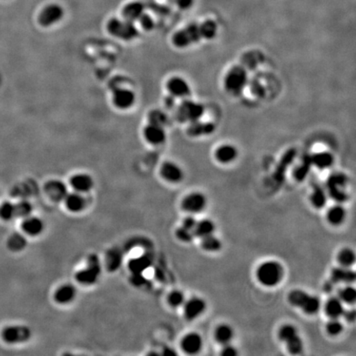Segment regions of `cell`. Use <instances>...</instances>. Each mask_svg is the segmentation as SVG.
<instances>
[{
	"label": "cell",
	"mask_w": 356,
	"mask_h": 356,
	"mask_svg": "<svg viewBox=\"0 0 356 356\" xmlns=\"http://www.w3.org/2000/svg\"><path fill=\"white\" fill-rule=\"evenodd\" d=\"M176 237L183 243H190L195 238V235H194V232L192 230L181 226L176 228Z\"/></svg>",
	"instance_id": "46"
},
{
	"label": "cell",
	"mask_w": 356,
	"mask_h": 356,
	"mask_svg": "<svg viewBox=\"0 0 356 356\" xmlns=\"http://www.w3.org/2000/svg\"><path fill=\"white\" fill-rule=\"evenodd\" d=\"M340 300L343 303L348 304H353L356 300V290L351 285H348L339 292Z\"/></svg>",
	"instance_id": "38"
},
{
	"label": "cell",
	"mask_w": 356,
	"mask_h": 356,
	"mask_svg": "<svg viewBox=\"0 0 356 356\" xmlns=\"http://www.w3.org/2000/svg\"><path fill=\"white\" fill-rule=\"evenodd\" d=\"M331 279L334 283L351 284L355 281V273L350 267L341 266L332 270Z\"/></svg>",
	"instance_id": "26"
},
{
	"label": "cell",
	"mask_w": 356,
	"mask_h": 356,
	"mask_svg": "<svg viewBox=\"0 0 356 356\" xmlns=\"http://www.w3.org/2000/svg\"><path fill=\"white\" fill-rule=\"evenodd\" d=\"M45 191L51 201L59 202L63 201L68 195L66 185L59 180H50L45 185Z\"/></svg>",
	"instance_id": "15"
},
{
	"label": "cell",
	"mask_w": 356,
	"mask_h": 356,
	"mask_svg": "<svg viewBox=\"0 0 356 356\" xmlns=\"http://www.w3.org/2000/svg\"><path fill=\"white\" fill-rule=\"evenodd\" d=\"M138 21H140L142 28L146 30V31L153 30L154 26H155L153 17H151L150 15L147 14L145 13L141 15V17L139 18Z\"/></svg>",
	"instance_id": "47"
},
{
	"label": "cell",
	"mask_w": 356,
	"mask_h": 356,
	"mask_svg": "<svg viewBox=\"0 0 356 356\" xmlns=\"http://www.w3.org/2000/svg\"><path fill=\"white\" fill-rule=\"evenodd\" d=\"M342 317H345V319H346V321H348V322H350V323H353V322H354V319H355V312H354V309H352V310L350 311H347V312H346V311L345 310V312H344L343 316Z\"/></svg>",
	"instance_id": "51"
},
{
	"label": "cell",
	"mask_w": 356,
	"mask_h": 356,
	"mask_svg": "<svg viewBox=\"0 0 356 356\" xmlns=\"http://www.w3.org/2000/svg\"><path fill=\"white\" fill-rule=\"evenodd\" d=\"M22 228L27 234L35 237L42 234L44 230L45 224L40 218L29 215L23 220Z\"/></svg>",
	"instance_id": "23"
},
{
	"label": "cell",
	"mask_w": 356,
	"mask_h": 356,
	"mask_svg": "<svg viewBox=\"0 0 356 356\" xmlns=\"http://www.w3.org/2000/svg\"><path fill=\"white\" fill-rule=\"evenodd\" d=\"M166 104L168 107H173L174 104H175V99H174V96H171V97H168L167 100H166Z\"/></svg>",
	"instance_id": "52"
},
{
	"label": "cell",
	"mask_w": 356,
	"mask_h": 356,
	"mask_svg": "<svg viewBox=\"0 0 356 356\" xmlns=\"http://www.w3.org/2000/svg\"><path fill=\"white\" fill-rule=\"evenodd\" d=\"M215 125L212 122H202L199 121L191 122L187 134L191 137L207 136L215 131Z\"/></svg>",
	"instance_id": "21"
},
{
	"label": "cell",
	"mask_w": 356,
	"mask_h": 356,
	"mask_svg": "<svg viewBox=\"0 0 356 356\" xmlns=\"http://www.w3.org/2000/svg\"><path fill=\"white\" fill-rule=\"evenodd\" d=\"M295 156L296 151L293 149H289L285 153V155L283 156L282 160L280 162L278 168H277L275 173H274V177L275 181H277V182H282L283 181L284 173L287 169L289 164H291L293 163Z\"/></svg>",
	"instance_id": "33"
},
{
	"label": "cell",
	"mask_w": 356,
	"mask_h": 356,
	"mask_svg": "<svg viewBox=\"0 0 356 356\" xmlns=\"http://www.w3.org/2000/svg\"><path fill=\"white\" fill-rule=\"evenodd\" d=\"M77 295V289L70 284L61 285L54 294L55 301L60 304H68L74 300Z\"/></svg>",
	"instance_id": "25"
},
{
	"label": "cell",
	"mask_w": 356,
	"mask_h": 356,
	"mask_svg": "<svg viewBox=\"0 0 356 356\" xmlns=\"http://www.w3.org/2000/svg\"><path fill=\"white\" fill-rule=\"evenodd\" d=\"M184 316L187 320L193 321L198 319L206 309V303L201 298L193 297L183 304Z\"/></svg>",
	"instance_id": "13"
},
{
	"label": "cell",
	"mask_w": 356,
	"mask_h": 356,
	"mask_svg": "<svg viewBox=\"0 0 356 356\" xmlns=\"http://www.w3.org/2000/svg\"><path fill=\"white\" fill-rule=\"evenodd\" d=\"M32 337V331L24 325H13L5 327L2 331V338L9 344H18L28 342Z\"/></svg>",
	"instance_id": "10"
},
{
	"label": "cell",
	"mask_w": 356,
	"mask_h": 356,
	"mask_svg": "<svg viewBox=\"0 0 356 356\" xmlns=\"http://www.w3.org/2000/svg\"><path fill=\"white\" fill-rule=\"evenodd\" d=\"M15 217H16L15 205L9 201L3 203L0 206V218L9 221V220H13Z\"/></svg>",
	"instance_id": "41"
},
{
	"label": "cell",
	"mask_w": 356,
	"mask_h": 356,
	"mask_svg": "<svg viewBox=\"0 0 356 356\" xmlns=\"http://www.w3.org/2000/svg\"><path fill=\"white\" fill-rule=\"evenodd\" d=\"M145 5L139 1L130 3L124 7L122 15L126 20L135 22L145 13Z\"/></svg>",
	"instance_id": "28"
},
{
	"label": "cell",
	"mask_w": 356,
	"mask_h": 356,
	"mask_svg": "<svg viewBox=\"0 0 356 356\" xmlns=\"http://www.w3.org/2000/svg\"><path fill=\"white\" fill-rule=\"evenodd\" d=\"M221 354L223 356H235L238 354V350L230 343L225 344L221 350Z\"/></svg>",
	"instance_id": "49"
},
{
	"label": "cell",
	"mask_w": 356,
	"mask_h": 356,
	"mask_svg": "<svg viewBox=\"0 0 356 356\" xmlns=\"http://www.w3.org/2000/svg\"><path fill=\"white\" fill-rule=\"evenodd\" d=\"M239 155L237 148L233 145H222L216 149L214 152L215 160L222 164H229L233 163Z\"/></svg>",
	"instance_id": "19"
},
{
	"label": "cell",
	"mask_w": 356,
	"mask_h": 356,
	"mask_svg": "<svg viewBox=\"0 0 356 356\" xmlns=\"http://www.w3.org/2000/svg\"><path fill=\"white\" fill-rule=\"evenodd\" d=\"M70 186L77 192L87 193L93 188L94 182L88 174L78 173L72 176L70 179Z\"/></svg>",
	"instance_id": "20"
},
{
	"label": "cell",
	"mask_w": 356,
	"mask_h": 356,
	"mask_svg": "<svg viewBox=\"0 0 356 356\" xmlns=\"http://www.w3.org/2000/svg\"><path fill=\"white\" fill-rule=\"evenodd\" d=\"M202 249L208 252H216L222 248V242L214 234L201 239V243Z\"/></svg>",
	"instance_id": "36"
},
{
	"label": "cell",
	"mask_w": 356,
	"mask_h": 356,
	"mask_svg": "<svg viewBox=\"0 0 356 356\" xmlns=\"http://www.w3.org/2000/svg\"><path fill=\"white\" fill-rule=\"evenodd\" d=\"M175 1L178 8L183 10L191 9L195 3V0H175Z\"/></svg>",
	"instance_id": "50"
},
{
	"label": "cell",
	"mask_w": 356,
	"mask_h": 356,
	"mask_svg": "<svg viewBox=\"0 0 356 356\" xmlns=\"http://www.w3.org/2000/svg\"><path fill=\"white\" fill-rule=\"evenodd\" d=\"M346 209L341 205H335L331 206L327 212V220L329 224L333 226H339L343 224L346 220Z\"/></svg>",
	"instance_id": "30"
},
{
	"label": "cell",
	"mask_w": 356,
	"mask_h": 356,
	"mask_svg": "<svg viewBox=\"0 0 356 356\" xmlns=\"http://www.w3.org/2000/svg\"><path fill=\"white\" fill-rule=\"evenodd\" d=\"M64 201L68 210L73 213L81 212L84 210V208L86 207V200L81 193L77 192V191L68 193Z\"/></svg>",
	"instance_id": "24"
},
{
	"label": "cell",
	"mask_w": 356,
	"mask_h": 356,
	"mask_svg": "<svg viewBox=\"0 0 356 356\" xmlns=\"http://www.w3.org/2000/svg\"><path fill=\"white\" fill-rule=\"evenodd\" d=\"M289 304L301 309L308 315H314L320 310L321 301L317 296L311 295L301 289L290 292L288 296Z\"/></svg>",
	"instance_id": "2"
},
{
	"label": "cell",
	"mask_w": 356,
	"mask_h": 356,
	"mask_svg": "<svg viewBox=\"0 0 356 356\" xmlns=\"http://www.w3.org/2000/svg\"><path fill=\"white\" fill-rule=\"evenodd\" d=\"M310 201L315 209L321 210L327 205V193L321 186L315 185L310 195Z\"/></svg>",
	"instance_id": "34"
},
{
	"label": "cell",
	"mask_w": 356,
	"mask_h": 356,
	"mask_svg": "<svg viewBox=\"0 0 356 356\" xmlns=\"http://www.w3.org/2000/svg\"><path fill=\"white\" fill-rule=\"evenodd\" d=\"M325 312L330 319H340L345 312L343 302L338 297L329 299L325 305Z\"/></svg>",
	"instance_id": "29"
},
{
	"label": "cell",
	"mask_w": 356,
	"mask_h": 356,
	"mask_svg": "<svg viewBox=\"0 0 356 356\" xmlns=\"http://www.w3.org/2000/svg\"><path fill=\"white\" fill-rule=\"evenodd\" d=\"M256 280L266 287H274L283 280L284 268L276 261H266L258 266Z\"/></svg>",
	"instance_id": "1"
},
{
	"label": "cell",
	"mask_w": 356,
	"mask_h": 356,
	"mask_svg": "<svg viewBox=\"0 0 356 356\" xmlns=\"http://www.w3.org/2000/svg\"><path fill=\"white\" fill-rule=\"evenodd\" d=\"M135 95L126 88H116L113 92V103L120 109H128L134 105Z\"/></svg>",
	"instance_id": "18"
},
{
	"label": "cell",
	"mask_w": 356,
	"mask_h": 356,
	"mask_svg": "<svg viewBox=\"0 0 356 356\" xmlns=\"http://www.w3.org/2000/svg\"><path fill=\"white\" fill-rule=\"evenodd\" d=\"M8 244L12 251H21L27 245V239L23 237V235L15 233L13 236H11Z\"/></svg>",
	"instance_id": "40"
},
{
	"label": "cell",
	"mask_w": 356,
	"mask_h": 356,
	"mask_svg": "<svg viewBox=\"0 0 356 356\" xmlns=\"http://www.w3.org/2000/svg\"><path fill=\"white\" fill-rule=\"evenodd\" d=\"M310 159L312 165L320 170L331 168L335 162L333 154L330 152H327V151L314 153V154L310 155Z\"/></svg>",
	"instance_id": "27"
},
{
	"label": "cell",
	"mask_w": 356,
	"mask_h": 356,
	"mask_svg": "<svg viewBox=\"0 0 356 356\" xmlns=\"http://www.w3.org/2000/svg\"><path fill=\"white\" fill-rule=\"evenodd\" d=\"M348 182V176L343 172L331 174L327 182L329 196L338 204L346 202L348 200V195L345 189L347 186Z\"/></svg>",
	"instance_id": "5"
},
{
	"label": "cell",
	"mask_w": 356,
	"mask_h": 356,
	"mask_svg": "<svg viewBox=\"0 0 356 356\" xmlns=\"http://www.w3.org/2000/svg\"><path fill=\"white\" fill-rule=\"evenodd\" d=\"M206 195L201 192L190 193L182 201L183 210L190 214H199L206 209Z\"/></svg>",
	"instance_id": "11"
},
{
	"label": "cell",
	"mask_w": 356,
	"mask_h": 356,
	"mask_svg": "<svg viewBox=\"0 0 356 356\" xmlns=\"http://www.w3.org/2000/svg\"><path fill=\"white\" fill-rule=\"evenodd\" d=\"M214 339L221 345L230 343L234 337V331L231 326L228 324H220L214 331Z\"/></svg>",
	"instance_id": "31"
},
{
	"label": "cell",
	"mask_w": 356,
	"mask_h": 356,
	"mask_svg": "<svg viewBox=\"0 0 356 356\" xmlns=\"http://www.w3.org/2000/svg\"><path fill=\"white\" fill-rule=\"evenodd\" d=\"M168 89L174 97H187L191 95V88L188 83L181 77H173L168 82Z\"/></svg>",
	"instance_id": "17"
},
{
	"label": "cell",
	"mask_w": 356,
	"mask_h": 356,
	"mask_svg": "<svg viewBox=\"0 0 356 356\" xmlns=\"http://www.w3.org/2000/svg\"><path fill=\"white\" fill-rule=\"evenodd\" d=\"M168 304L172 308H180L186 302L185 294L180 290H173L170 292L168 296Z\"/></svg>",
	"instance_id": "39"
},
{
	"label": "cell",
	"mask_w": 356,
	"mask_h": 356,
	"mask_svg": "<svg viewBox=\"0 0 356 356\" xmlns=\"http://www.w3.org/2000/svg\"><path fill=\"white\" fill-rule=\"evenodd\" d=\"M338 261L340 266L350 267L355 262V253L350 248H344L338 253Z\"/></svg>",
	"instance_id": "37"
},
{
	"label": "cell",
	"mask_w": 356,
	"mask_h": 356,
	"mask_svg": "<svg viewBox=\"0 0 356 356\" xmlns=\"http://www.w3.org/2000/svg\"><path fill=\"white\" fill-rule=\"evenodd\" d=\"M204 39L201 23H191L183 29L178 31L172 36V42L178 48H187Z\"/></svg>",
	"instance_id": "4"
},
{
	"label": "cell",
	"mask_w": 356,
	"mask_h": 356,
	"mask_svg": "<svg viewBox=\"0 0 356 356\" xmlns=\"http://www.w3.org/2000/svg\"><path fill=\"white\" fill-rule=\"evenodd\" d=\"M343 325L339 319H331L326 326V331L331 337L340 335L343 331Z\"/></svg>",
	"instance_id": "44"
},
{
	"label": "cell",
	"mask_w": 356,
	"mask_h": 356,
	"mask_svg": "<svg viewBox=\"0 0 356 356\" xmlns=\"http://www.w3.org/2000/svg\"><path fill=\"white\" fill-rule=\"evenodd\" d=\"M248 83L247 71L242 66L231 68L224 77V86L225 90L233 96L241 94Z\"/></svg>",
	"instance_id": "3"
},
{
	"label": "cell",
	"mask_w": 356,
	"mask_h": 356,
	"mask_svg": "<svg viewBox=\"0 0 356 356\" xmlns=\"http://www.w3.org/2000/svg\"><path fill=\"white\" fill-rule=\"evenodd\" d=\"M161 175L164 180L171 183H180L184 178L183 170L180 166L172 162H166L163 164Z\"/></svg>",
	"instance_id": "16"
},
{
	"label": "cell",
	"mask_w": 356,
	"mask_h": 356,
	"mask_svg": "<svg viewBox=\"0 0 356 356\" xmlns=\"http://www.w3.org/2000/svg\"><path fill=\"white\" fill-rule=\"evenodd\" d=\"M197 221H198V220H196V219L193 216V214H191V215L187 216V217H186V218L183 220L182 226L186 228H188L190 230L194 231V228H195V225H196Z\"/></svg>",
	"instance_id": "48"
},
{
	"label": "cell",
	"mask_w": 356,
	"mask_h": 356,
	"mask_svg": "<svg viewBox=\"0 0 356 356\" xmlns=\"http://www.w3.org/2000/svg\"><path fill=\"white\" fill-rule=\"evenodd\" d=\"M100 262L97 256L92 255L88 258V266L76 274L75 278L78 283L84 285H92L96 283L100 276Z\"/></svg>",
	"instance_id": "9"
},
{
	"label": "cell",
	"mask_w": 356,
	"mask_h": 356,
	"mask_svg": "<svg viewBox=\"0 0 356 356\" xmlns=\"http://www.w3.org/2000/svg\"><path fill=\"white\" fill-rule=\"evenodd\" d=\"M149 263L148 258H141L131 261L129 266L134 274H141L149 266Z\"/></svg>",
	"instance_id": "43"
},
{
	"label": "cell",
	"mask_w": 356,
	"mask_h": 356,
	"mask_svg": "<svg viewBox=\"0 0 356 356\" xmlns=\"http://www.w3.org/2000/svg\"><path fill=\"white\" fill-rule=\"evenodd\" d=\"M168 115H166L164 111H160V110H154L149 113V123L153 124V125L164 127L168 122Z\"/></svg>",
	"instance_id": "42"
},
{
	"label": "cell",
	"mask_w": 356,
	"mask_h": 356,
	"mask_svg": "<svg viewBox=\"0 0 356 356\" xmlns=\"http://www.w3.org/2000/svg\"><path fill=\"white\" fill-rule=\"evenodd\" d=\"M16 209V217L19 216L22 218H26L32 214V206L28 201H21L15 205Z\"/></svg>",
	"instance_id": "45"
},
{
	"label": "cell",
	"mask_w": 356,
	"mask_h": 356,
	"mask_svg": "<svg viewBox=\"0 0 356 356\" xmlns=\"http://www.w3.org/2000/svg\"><path fill=\"white\" fill-rule=\"evenodd\" d=\"M144 134L147 141L152 145H161L166 141L165 130L163 126L149 123L144 130Z\"/></svg>",
	"instance_id": "22"
},
{
	"label": "cell",
	"mask_w": 356,
	"mask_h": 356,
	"mask_svg": "<svg viewBox=\"0 0 356 356\" xmlns=\"http://www.w3.org/2000/svg\"><path fill=\"white\" fill-rule=\"evenodd\" d=\"M108 32L124 41H131L139 36V31L134 22L128 20L112 18L107 23Z\"/></svg>",
	"instance_id": "6"
},
{
	"label": "cell",
	"mask_w": 356,
	"mask_h": 356,
	"mask_svg": "<svg viewBox=\"0 0 356 356\" xmlns=\"http://www.w3.org/2000/svg\"><path fill=\"white\" fill-rule=\"evenodd\" d=\"M205 114V107L201 103L194 101L185 100L178 106L176 118L178 122H194L199 121Z\"/></svg>",
	"instance_id": "7"
},
{
	"label": "cell",
	"mask_w": 356,
	"mask_h": 356,
	"mask_svg": "<svg viewBox=\"0 0 356 356\" xmlns=\"http://www.w3.org/2000/svg\"><path fill=\"white\" fill-rule=\"evenodd\" d=\"M279 338L285 342L288 351L291 354H299L303 351L304 343L298 333L297 329L291 324H285L280 328Z\"/></svg>",
	"instance_id": "8"
},
{
	"label": "cell",
	"mask_w": 356,
	"mask_h": 356,
	"mask_svg": "<svg viewBox=\"0 0 356 356\" xmlns=\"http://www.w3.org/2000/svg\"><path fill=\"white\" fill-rule=\"evenodd\" d=\"M310 155L304 156L301 163L293 170V177L298 182H303L306 179L312 167Z\"/></svg>",
	"instance_id": "35"
},
{
	"label": "cell",
	"mask_w": 356,
	"mask_h": 356,
	"mask_svg": "<svg viewBox=\"0 0 356 356\" xmlns=\"http://www.w3.org/2000/svg\"><path fill=\"white\" fill-rule=\"evenodd\" d=\"M215 231V224L212 220L205 219L200 221H197L196 225L194 228V235L195 237L203 239L210 235L214 234Z\"/></svg>",
	"instance_id": "32"
},
{
	"label": "cell",
	"mask_w": 356,
	"mask_h": 356,
	"mask_svg": "<svg viewBox=\"0 0 356 356\" xmlns=\"http://www.w3.org/2000/svg\"><path fill=\"white\" fill-rule=\"evenodd\" d=\"M182 350L187 354H196L203 347V340L196 332H190L185 335L181 341Z\"/></svg>",
	"instance_id": "14"
},
{
	"label": "cell",
	"mask_w": 356,
	"mask_h": 356,
	"mask_svg": "<svg viewBox=\"0 0 356 356\" xmlns=\"http://www.w3.org/2000/svg\"><path fill=\"white\" fill-rule=\"evenodd\" d=\"M64 15H65V11L61 5L51 4V5H47L41 12L38 17V22L42 27L48 28L50 26L59 23L61 19L63 18Z\"/></svg>",
	"instance_id": "12"
}]
</instances>
